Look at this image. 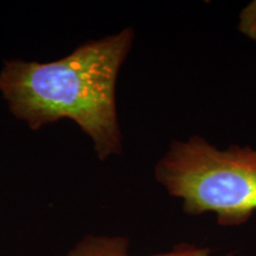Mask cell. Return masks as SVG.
Segmentation results:
<instances>
[{
  "instance_id": "obj_1",
  "label": "cell",
  "mask_w": 256,
  "mask_h": 256,
  "mask_svg": "<svg viewBox=\"0 0 256 256\" xmlns=\"http://www.w3.org/2000/svg\"><path fill=\"white\" fill-rule=\"evenodd\" d=\"M134 38V28L127 26L84 42L51 62L5 60L0 69V95L10 113L31 130L72 120L90 139L100 162L119 156L124 138L116 83Z\"/></svg>"
},
{
  "instance_id": "obj_2",
  "label": "cell",
  "mask_w": 256,
  "mask_h": 256,
  "mask_svg": "<svg viewBox=\"0 0 256 256\" xmlns=\"http://www.w3.org/2000/svg\"><path fill=\"white\" fill-rule=\"evenodd\" d=\"M154 178L188 215H216L220 226L246 223L256 211V148H218L206 138L174 140L154 168Z\"/></svg>"
},
{
  "instance_id": "obj_3",
  "label": "cell",
  "mask_w": 256,
  "mask_h": 256,
  "mask_svg": "<svg viewBox=\"0 0 256 256\" xmlns=\"http://www.w3.org/2000/svg\"><path fill=\"white\" fill-rule=\"evenodd\" d=\"M130 241L122 236L86 235L64 256H134L128 252ZM146 256H211L208 248L191 243H179L172 250Z\"/></svg>"
},
{
  "instance_id": "obj_4",
  "label": "cell",
  "mask_w": 256,
  "mask_h": 256,
  "mask_svg": "<svg viewBox=\"0 0 256 256\" xmlns=\"http://www.w3.org/2000/svg\"><path fill=\"white\" fill-rule=\"evenodd\" d=\"M238 31L252 42H256V0L242 10L238 18Z\"/></svg>"
}]
</instances>
